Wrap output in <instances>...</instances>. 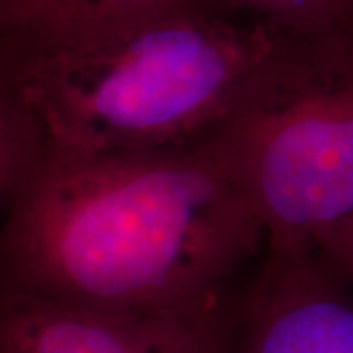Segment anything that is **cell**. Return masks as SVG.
I'll return each instance as SVG.
<instances>
[{"instance_id":"9","label":"cell","mask_w":353,"mask_h":353,"mask_svg":"<svg viewBox=\"0 0 353 353\" xmlns=\"http://www.w3.org/2000/svg\"><path fill=\"white\" fill-rule=\"evenodd\" d=\"M316 255L353 287V216L316 250Z\"/></svg>"},{"instance_id":"4","label":"cell","mask_w":353,"mask_h":353,"mask_svg":"<svg viewBox=\"0 0 353 353\" xmlns=\"http://www.w3.org/2000/svg\"><path fill=\"white\" fill-rule=\"evenodd\" d=\"M243 285L194 308L124 312L0 283V353H230Z\"/></svg>"},{"instance_id":"1","label":"cell","mask_w":353,"mask_h":353,"mask_svg":"<svg viewBox=\"0 0 353 353\" xmlns=\"http://www.w3.org/2000/svg\"><path fill=\"white\" fill-rule=\"evenodd\" d=\"M263 252L214 132L87 159L34 150L0 220V283L104 310L214 303L240 289Z\"/></svg>"},{"instance_id":"3","label":"cell","mask_w":353,"mask_h":353,"mask_svg":"<svg viewBox=\"0 0 353 353\" xmlns=\"http://www.w3.org/2000/svg\"><path fill=\"white\" fill-rule=\"evenodd\" d=\"M214 136L265 252L316 253L353 216V43L292 39Z\"/></svg>"},{"instance_id":"7","label":"cell","mask_w":353,"mask_h":353,"mask_svg":"<svg viewBox=\"0 0 353 353\" xmlns=\"http://www.w3.org/2000/svg\"><path fill=\"white\" fill-rule=\"evenodd\" d=\"M318 43H353V0H204Z\"/></svg>"},{"instance_id":"8","label":"cell","mask_w":353,"mask_h":353,"mask_svg":"<svg viewBox=\"0 0 353 353\" xmlns=\"http://www.w3.org/2000/svg\"><path fill=\"white\" fill-rule=\"evenodd\" d=\"M32 153L34 134L24 102L0 63V212Z\"/></svg>"},{"instance_id":"6","label":"cell","mask_w":353,"mask_h":353,"mask_svg":"<svg viewBox=\"0 0 353 353\" xmlns=\"http://www.w3.org/2000/svg\"><path fill=\"white\" fill-rule=\"evenodd\" d=\"M190 4L210 6L204 0H0V43L41 46L139 14Z\"/></svg>"},{"instance_id":"2","label":"cell","mask_w":353,"mask_h":353,"mask_svg":"<svg viewBox=\"0 0 353 353\" xmlns=\"http://www.w3.org/2000/svg\"><path fill=\"white\" fill-rule=\"evenodd\" d=\"M294 36L204 4L126 18L41 46L0 43L34 150L101 157L212 134Z\"/></svg>"},{"instance_id":"5","label":"cell","mask_w":353,"mask_h":353,"mask_svg":"<svg viewBox=\"0 0 353 353\" xmlns=\"http://www.w3.org/2000/svg\"><path fill=\"white\" fill-rule=\"evenodd\" d=\"M230 353H353V287L316 253L263 252Z\"/></svg>"}]
</instances>
